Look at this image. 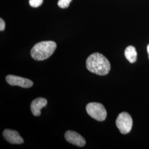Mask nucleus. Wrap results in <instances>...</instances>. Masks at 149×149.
<instances>
[{
	"label": "nucleus",
	"instance_id": "1",
	"mask_svg": "<svg viewBox=\"0 0 149 149\" xmlns=\"http://www.w3.org/2000/svg\"><path fill=\"white\" fill-rule=\"evenodd\" d=\"M86 68L92 73L104 76L109 73L111 64L103 55L95 53L90 55L86 60Z\"/></svg>",
	"mask_w": 149,
	"mask_h": 149
},
{
	"label": "nucleus",
	"instance_id": "2",
	"mask_svg": "<svg viewBox=\"0 0 149 149\" xmlns=\"http://www.w3.org/2000/svg\"><path fill=\"white\" fill-rule=\"evenodd\" d=\"M56 46V44L54 41H43L37 43L31 50V56L37 61L46 60L54 53Z\"/></svg>",
	"mask_w": 149,
	"mask_h": 149
},
{
	"label": "nucleus",
	"instance_id": "3",
	"mask_svg": "<svg viewBox=\"0 0 149 149\" xmlns=\"http://www.w3.org/2000/svg\"><path fill=\"white\" fill-rule=\"evenodd\" d=\"M86 109L87 113L91 117L97 121L102 122L106 118V109L101 103L96 102L89 103L86 106Z\"/></svg>",
	"mask_w": 149,
	"mask_h": 149
},
{
	"label": "nucleus",
	"instance_id": "4",
	"mask_svg": "<svg viewBox=\"0 0 149 149\" xmlns=\"http://www.w3.org/2000/svg\"><path fill=\"white\" fill-rule=\"evenodd\" d=\"M116 125L121 133H129L133 126V119L131 116L127 112L120 113L116 120Z\"/></svg>",
	"mask_w": 149,
	"mask_h": 149
},
{
	"label": "nucleus",
	"instance_id": "5",
	"mask_svg": "<svg viewBox=\"0 0 149 149\" xmlns=\"http://www.w3.org/2000/svg\"><path fill=\"white\" fill-rule=\"evenodd\" d=\"M7 82L11 86H18L23 88H29L33 85V82L28 79L10 74L6 76Z\"/></svg>",
	"mask_w": 149,
	"mask_h": 149
},
{
	"label": "nucleus",
	"instance_id": "6",
	"mask_svg": "<svg viewBox=\"0 0 149 149\" xmlns=\"http://www.w3.org/2000/svg\"><path fill=\"white\" fill-rule=\"evenodd\" d=\"M65 138L66 141L70 144H73L79 147H83L85 145L86 141L80 134L74 131H68L65 133Z\"/></svg>",
	"mask_w": 149,
	"mask_h": 149
},
{
	"label": "nucleus",
	"instance_id": "7",
	"mask_svg": "<svg viewBox=\"0 0 149 149\" xmlns=\"http://www.w3.org/2000/svg\"><path fill=\"white\" fill-rule=\"evenodd\" d=\"M3 136L6 140L12 144H21L24 140L18 132L10 129H5L3 132Z\"/></svg>",
	"mask_w": 149,
	"mask_h": 149
},
{
	"label": "nucleus",
	"instance_id": "8",
	"mask_svg": "<svg viewBox=\"0 0 149 149\" xmlns=\"http://www.w3.org/2000/svg\"><path fill=\"white\" fill-rule=\"evenodd\" d=\"M47 103V100L42 97L37 98L33 100L31 105L32 114L34 116H39L41 114V109L43 107L46 106Z\"/></svg>",
	"mask_w": 149,
	"mask_h": 149
},
{
	"label": "nucleus",
	"instance_id": "9",
	"mask_svg": "<svg viewBox=\"0 0 149 149\" xmlns=\"http://www.w3.org/2000/svg\"><path fill=\"white\" fill-rule=\"evenodd\" d=\"M124 55L126 59L130 63H135L137 60V52L135 48L132 45H129L125 49Z\"/></svg>",
	"mask_w": 149,
	"mask_h": 149
},
{
	"label": "nucleus",
	"instance_id": "10",
	"mask_svg": "<svg viewBox=\"0 0 149 149\" xmlns=\"http://www.w3.org/2000/svg\"><path fill=\"white\" fill-rule=\"evenodd\" d=\"M71 1L72 0H59L58 5L61 8H66L69 6L70 3Z\"/></svg>",
	"mask_w": 149,
	"mask_h": 149
},
{
	"label": "nucleus",
	"instance_id": "11",
	"mask_svg": "<svg viewBox=\"0 0 149 149\" xmlns=\"http://www.w3.org/2000/svg\"><path fill=\"white\" fill-rule=\"evenodd\" d=\"M43 0H29V3L33 8H37L43 3Z\"/></svg>",
	"mask_w": 149,
	"mask_h": 149
},
{
	"label": "nucleus",
	"instance_id": "12",
	"mask_svg": "<svg viewBox=\"0 0 149 149\" xmlns=\"http://www.w3.org/2000/svg\"><path fill=\"white\" fill-rule=\"evenodd\" d=\"M5 22L4 21L3 19H2V18H0V31H3L5 30Z\"/></svg>",
	"mask_w": 149,
	"mask_h": 149
},
{
	"label": "nucleus",
	"instance_id": "13",
	"mask_svg": "<svg viewBox=\"0 0 149 149\" xmlns=\"http://www.w3.org/2000/svg\"><path fill=\"white\" fill-rule=\"evenodd\" d=\"M147 51H148V55H149V44H148V47H147Z\"/></svg>",
	"mask_w": 149,
	"mask_h": 149
}]
</instances>
